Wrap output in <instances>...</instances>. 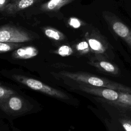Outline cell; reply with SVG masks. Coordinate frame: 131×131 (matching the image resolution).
Segmentation results:
<instances>
[{
  "label": "cell",
  "mask_w": 131,
  "mask_h": 131,
  "mask_svg": "<svg viewBox=\"0 0 131 131\" xmlns=\"http://www.w3.org/2000/svg\"><path fill=\"white\" fill-rule=\"evenodd\" d=\"M8 0H0V8H2L6 4Z\"/></svg>",
  "instance_id": "ffe728a7"
},
{
  "label": "cell",
  "mask_w": 131,
  "mask_h": 131,
  "mask_svg": "<svg viewBox=\"0 0 131 131\" xmlns=\"http://www.w3.org/2000/svg\"><path fill=\"white\" fill-rule=\"evenodd\" d=\"M38 53V50L35 48L29 46L17 49L13 52L12 55L16 59H27L36 56Z\"/></svg>",
  "instance_id": "9c48e42d"
},
{
  "label": "cell",
  "mask_w": 131,
  "mask_h": 131,
  "mask_svg": "<svg viewBox=\"0 0 131 131\" xmlns=\"http://www.w3.org/2000/svg\"><path fill=\"white\" fill-rule=\"evenodd\" d=\"M57 52L61 56H68L73 53V50L69 46L63 45L59 48Z\"/></svg>",
  "instance_id": "9a60e30c"
},
{
  "label": "cell",
  "mask_w": 131,
  "mask_h": 131,
  "mask_svg": "<svg viewBox=\"0 0 131 131\" xmlns=\"http://www.w3.org/2000/svg\"><path fill=\"white\" fill-rule=\"evenodd\" d=\"M9 43L0 42V53L8 52L17 47V45H16Z\"/></svg>",
  "instance_id": "2e32d148"
},
{
  "label": "cell",
  "mask_w": 131,
  "mask_h": 131,
  "mask_svg": "<svg viewBox=\"0 0 131 131\" xmlns=\"http://www.w3.org/2000/svg\"><path fill=\"white\" fill-rule=\"evenodd\" d=\"M34 2V0H20L18 3V7L19 9H25L31 6Z\"/></svg>",
  "instance_id": "e0dca14e"
},
{
  "label": "cell",
  "mask_w": 131,
  "mask_h": 131,
  "mask_svg": "<svg viewBox=\"0 0 131 131\" xmlns=\"http://www.w3.org/2000/svg\"><path fill=\"white\" fill-rule=\"evenodd\" d=\"M12 77L16 81L27 86L32 90L41 92L47 95L57 98L62 99H69L68 96L64 93L51 87L36 79L16 74L13 75Z\"/></svg>",
  "instance_id": "7a4b0ae2"
},
{
  "label": "cell",
  "mask_w": 131,
  "mask_h": 131,
  "mask_svg": "<svg viewBox=\"0 0 131 131\" xmlns=\"http://www.w3.org/2000/svg\"><path fill=\"white\" fill-rule=\"evenodd\" d=\"M30 39L27 33L16 28L9 27L0 28V42H23Z\"/></svg>",
  "instance_id": "8992f818"
},
{
  "label": "cell",
  "mask_w": 131,
  "mask_h": 131,
  "mask_svg": "<svg viewBox=\"0 0 131 131\" xmlns=\"http://www.w3.org/2000/svg\"><path fill=\"white\" fill-rule=\"evenodd\" d=\"M24 100L17 96L12 95L0 102V108L7 113L14 114L23 112L25 108Z\"/></svg>",
  "instance_id": "ba28073f"
},
{
  "label": "cell",
  "mask_w": 131,
  "mask_h": 131,
  "mask_svg": "<svg viewBox=\"0 0 131 131\" xmlns=\"http://www.w3.org/2000/svg\"><path fill=\"white\" fill-rule=\"evenodd\" d=\"M45 34L48 37L56 40H59L63 38V36L60 32L53 29H47L45 30Z\"/></svg>",
  "instance_id": "7c38bea8"
},
{
  "label": "cell",
  "mask_w": 131,
  "mask_h": 131,
  "mask_svg": "<svg viewBox=\"0 0 131 131\" xmlns=\"http://www.w3.org/2000/svg\"><path fill=\"white\" fill-rule=\"evenodd\" d=\"M77 50L82 54L89 53L90 51V48L87 41H82L76 45Z\"/></svg>",
  "instance_id": "5bb4252c"
},
{
  "label": "cell",
  "mask_w": 131,
  "mask_h": 131,
  "mask_svg": "<svg viewBox=\"0 0 131 131\" xmlns=\"http://www.w3.org/2000/svg\"><path fill=\"white\" fill-rule=\"evenodd\" d=\"M86 41L89 43L91 51L95 55H102L108 58L111 52V47L106 38L97 29L86 35Z\"/></svg>",
  "instance_id": "277c9868"
},
{
  "label": "cell",
  "mask_w": 131,
  "mask_h": 131,
  "mask_svg": "<svg viewBox=\"0 0 131 131\" xmlns=\"http://www.w3.org/2000/svg\"><path fill=\"white\" fill-rule=\"evenodd\" d=\"M15 92L8 88L0 85V102L3 101L11 95H14Z\"/></svg>",
  "instance_id": "4fadbf2b"
},
{
  "label": "cell",
  "mask_w": 131,
  "mask_h": 131,
  "mask_svg": "<svg viewBox=\"0 0 131 131\" xmlns=\"http://www.w3.org/2000/svg\"><path fill=\"white\" fill-rule=\"evenodd\" d=\"M120 123L125 131H131V120L122 119L120 120Z\"/></svg>",
  "instance_id": "ac0fdd59"
},
{
  "label": "cell",
  "mask_w": 131,
  "mask_h": 131,
  "mask_svg": "<svg viewBox=\"0 0 131 131\" xmlns=\"http://www.w3.org/2000/svg\"><path fill=\"white\" fill-rule=\"evenodd\" d=\"M112 104L122 107L131 108V94L119 91L118 100Z\"/></svg>",
  "instance_id": "30bf717a"
},
{
  "label": "cell",
  "mask_w": 131,
  "mask_h": 131,
  "mask_svg": "<svg viewBox=\"0 0 131 131\" xmlns=\"http://www.w3.org/2000/svg\"><path fill=\"white\" fill-rule=\"evenodd\" d=\"M60 76L69 79L92 86L109 88L131 94V88L120 83H118L107 79L99 77L95 75L83 73H72L62 71L59 73Z\"/></svg>",
  "instance_id": "6da1fadb"
},
{
  "label": "cell",
  "mask_w": 131,
  "mask_h": 131,
  "mask_svg": "<svg viewBox=\"0 0 131 131\" xmlns=\"http://www.w3.org/2000/svg\"><path fill=\"white\" fill-rule=\"evenodd\" d=\"M89 63L103 72L114 75H117L120 73L118 67L110 61L108 58L102 55H95Z\"/></svg>",
  "instance_id": "52a82bcc"
},
{
  "label": "cell",
  "mask_w": 131,
  "mask_h": 131,
  "mask_svg": "<svg viewBox=\"0 0 131 131\" xmlns=\"http://www.w3.org/2000/svg\"><path fill=\"white\" fill-rule=\"evenodd\" d=\"M70 25L74 28H78L81 26V22L76 18H71L70 20Z\"/></svg>",
  "instance_id": "d6986e66"
},
{
  "label": "cell",
  "mask_w": 131,
  "mask_h": 131,
  "mask_svg": "<svg viewBox=\"0 0 131 131\" xmlns=\"http://www.w3.org/2000/svg\"><path fill=\"white\" fill-rule=\"evenodd\" d=\"M77 89L100 97L103 100H105L106 102L111 104L117 100L119 97V91L109 88L98 87L83 83H79L77 86Z\"/></svg>",
  "instance_id": "5b68a950"
},
{
  "label": "cell",
  "mask_w": 131,
  "mask_h": 131,
  "mask_svg": "<svg viewBox=\"0 0 131 131\" xmlns=\"http://www.w3.org/2000/svg\"><path fill=\"white\" fill-rule=\"evenodd\" d=\"M103 16L113 32L127 43L131 51V29L111 12H104Z\"/></svg>",
  "instance_id": "3957f363"
},
{
  "label": "cell",
  "mask_w": 131,
  "mask_h": 131,
  "mask_svg": "<svg viewBox=\"0 0 131 131\" xmlns=\"http://www.w3.org/2000/svg\"><path fill=\"white\" fill-rule=\"evenodd\" d=\"M72 1L73 0H50L47 4V8L49 10L58 9Z\"/></svg>",
  "instance_id": "8fae6325"
}]
</instances>
